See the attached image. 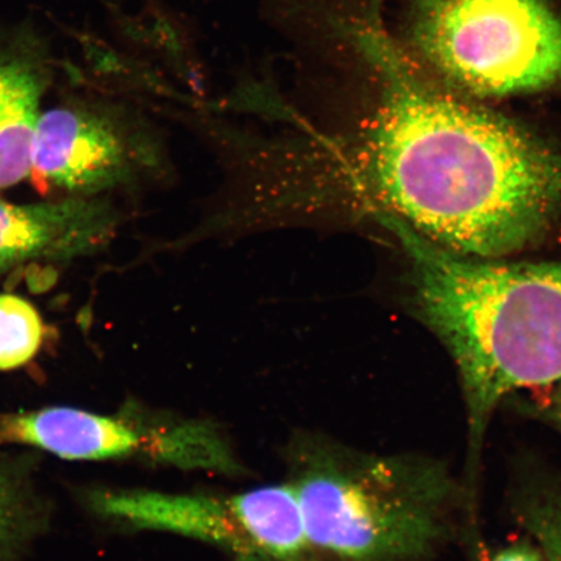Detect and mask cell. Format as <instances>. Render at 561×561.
<instances>
[{"label": "cell", "mask_w": 561, "mask_h": 561, "mask_svg": "<svg viewBox=\"0 0 561 561\" xmlns=\"http://www.w3.org/2000/svg\"><path fill=\"white\" fill-rule=\"evenodd\" d=\"M490 561H547L543 553L533 547L516 545L507 547Z\"/></svg>", "instance_id": "cell-13"}, {"label": "cell", "mask_w": 561, "mask_h": 561, "mask_svg": "<svg viewBox=\"0 0 561 561\" xmlns=\"http://www.w3.org/2000/svg\"><path fill=\"white\" fill-rule=\"evenodd\" d=\"M117 222L107 198H53L31 205L0 199V275L34 262L95 254L114 238Z\"/></svg>", "instance_id": "cell-8"}, {"label": "cell", "mask_w": 561, "mask_h": 561, "mask_svg": "<svg viewBox=\"0 0 561 561\" xmlns=\"http://www.w3.org/2000/svg\"><path fill=\"white\" fill-rule=\"evenodd\" d=\"M538 405L542 415L561 431V383L546 388V394Z\"/></svg>", "instance_id": "cell-12"}, {"label": "cell", "mask_w": 561, "mask_h": 561, "mask_svg": "<svg viewBox=\"0 0 561 561\" xmlns=\"http://www.w3.org/2000/svg\"><path fill=\"white\" fill-rule=\"evenodd\" d=\"M158 165L156 140L115 105L72 102L41 112L31 173L46 194L107 198Z\"/></svg>", "instance_id": "cell-6"}, {"label": "cell", "mask_w": 561, "mask_h": 561, "mask_svg": "<svg viewBox=\"0 0 561 561\" xmlns=\"http://www.w3.org/2000/svg\"><path fill=\"white\" fill-rule=\"evenodd\" d=\"M187 420L142 421L68 407L0 412V445H21L67 460L146 458L181 468L192 450Z\"/></svg>", "instance_id": "cell-7"}, {"label": "cell", "mask_w": 561, "mask_h": 561, "mask_svg": "<svg viewBox=\"0 0 561 561\" xmlns=\"http://www.w3.org/2000/svg\"><path fill=\"white\" fill-rule=\"evenodd\" d=\"M421 58L480 98L531 94L561 81V19L549 0H413Z\"/></svg>", "instance_id": "cell-4"}, {"label": "cell", "mask_w": 561, "mask_h": 561, "mask_svg": "<svg viewBox=\"0 0 561 561\" xmlns=\"http://www.w3.org/2000/svg\"><path fill=\"white\" fill-rule=\"evenodd\" d=\"M286 461L308 538L327 561H426L447 539L458 489L437 460L301 432Z\"/></svg>", "instance_id": "cell-3"}, {"label": "cell", "mask_w": 561, "mask_h": 561, "mask_svg": "<svg viewBox=\"0 0 561 561\" xmlns=\"http://www.w3.org/2000/svg\"><path fill=\"white\" fill-rule=\"evenodd\" d=\"M31 501L20 483L0 472V561H9L34 529Z\"/></svg>", "instance_id": "cell-11"}, {"label": "cell", "mask_w": 561, "mask_h": 561, "mask_svg": "<svg viewBox=\"0 0 561 561\" xmlns=\"http://www.w3.org/2000/svg\"><path fill=\"white\" fill-rule=\"evenodd\" d=\"M47 88L32 56L0 55V192L31 174L35 126Z\"/></svg>", "instance_id": "cell-9"}, {"label": "cell", "mask_w": 561, "mask_h": 561, "mask_svg": "<svg viewBox=\"0 0 561 561\" xmlns=\"http://www.w3.org/2000/svg\"><path fill=\"white\" fill-rule=\"evenodd\" d=\"M381 220L410 259L421 319L458 369L476 469L497 405L516 391L561 383V263L467 257L396 217Z\"/></svg>", "instance_id": "cell-2"}, {"label": "cell", "mask_w": 561, "mask_h": 561, "mask_svg": "<svg viewBox=\"0 0 561 561\" xmlns=\"http://www.w3.org/2000/svg\"><path fill=\"white\" fill-rule=\"evenodd\" d=\"M90 503L111 520L205 542L233 561H293L305 543L299 504L287 483L229 495L104 490Z\"/></svg>", "instance_id": "cell-5"}, {"label": "cell", "mask_w": 561, "mask_h": 561, "mask_svg": "<svg viewBox=\"0 0 561 561\" xmlns=\"http://www.w3.org/2000/svg\"><path fill=\"white\" fill-rule=\"evenodd\" d=\"M45 339V327L30 301L0 296V370H11L30 363Z\"/></svg>", "instance_id": "cell-10"}, {"label": "cell", "mask_w": 561, "mask_h": 561, "mask_svg": "<svg viewBox=\"0 0 561 561\" xmlns=\"http://www.w3.org/2000/svg\"><path fill=\"white\" fill-rule=\"evenodd\" d=\"M353 30L383 87L364 150L381 214L482 261L538 240L561 216V153L432 85L375 15Z\"/></svg>", "instance_id": "cell-1"}]
</instances>
